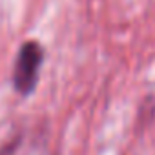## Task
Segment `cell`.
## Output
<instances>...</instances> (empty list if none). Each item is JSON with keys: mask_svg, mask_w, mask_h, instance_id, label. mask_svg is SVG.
<instances>
[{"mask_svg": "<svg viewBox=\"0 0 155 155\" xmlns=\"http://www.w3.org/2000/svg\"><path fill=\"white\" fill-rule=\"evenodd\" d=\"M42 58H44V51L38 42H26L20 48L15 62V69H13V84L22 95H28L33 91L38 81Z\"/></svg>", "mask_w": 155, "mask_h": 155, "instance_id": "6da1fadb", "label": "cell"}]
</instances>
